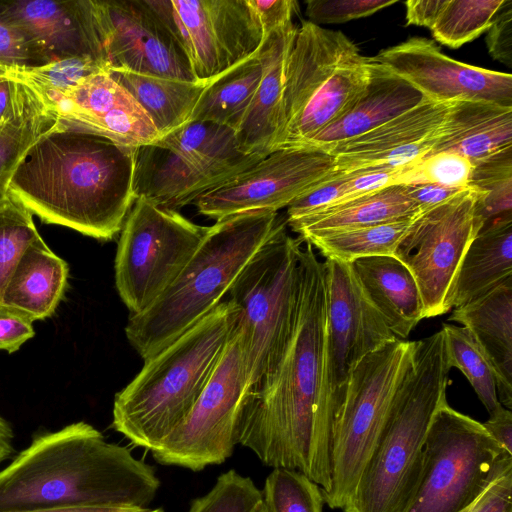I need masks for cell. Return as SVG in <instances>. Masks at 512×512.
<instances>
[{
	"mask_svg": "<svg viewBox=\"0 0 512 512\" xmlns=\"http://www.w3.org/2000/svg\"><path fill=\"white\" fill-rule=\"evenodd\" d=\"M325 323L324 262L305 242L289 339L274 368L247 392L237 429V444L263 464L297 470L323 494L332 485L333 443L319 405Z\"/></svg>",
	"mask_w": 512,
	"mask_h": 512,
	"instance_id": "6da1fadb",
	"label": "cell"
},
{
	"mask_svg": "<svg viewBox=\"0 0 512 512\" xmlns=\"http://www.w3.org/2000/svg\"><path fill=\"white\" fill-rule=\"evenodd\" d=\"M138 151L58 123L25 153L7 193L44 223L111 240L136 199Z\"/></svg>",
	"mask_w": 512,
	"mask_h": 512,
	"instance_id": "7a4b0ae2",
	"label": "cell"
},
{
	"mask_svg": "<svg viewBox=\"0 0 512 512\" xmlns=\"http://www.w3.org/2000/svg\"><path fill=\"white\" fill-rule=\"evenodd\" d=\"M159 487L154 467L79 421L38 435L0 470V512L58 507L145 509Z\"/></svg>",
	"mask_w": 512,
	"mask_h": 512,
	"instance_id": "3957f363",
	"label": "cell"
},
{
	"mask_svg": "<svg viewBox=\"0 0 512 512\" xmlns=\"http://www.w3.org/2000/svg\"><path fill=\"white\" fill-rule=\"evenodd\" d=\"M450 369L442 329L414 341L411 364L343 512H407L419 486L430 423L446 399Z\"/></svg>",
	"mask_w": 512,
	"mask_h": 512,
	"instance_id": "277c9868",
	"label": "cell"
},
{
	"mask_svg": "<svg viewBox=\"0 0 512 512\" xmlns=\"http://www.w3.org/2000/svg\"><path fill=\"white\" fill-rule=\"evenodd\" d=\"M238 307L221 301L165 349L145 360L113 404L112 427L133 445L156 449L193 409L237 323Z\"/></svg>",
	"mask_w": 512,
	"mask_h": 512,
	"instance_id": "5b68a950",
	"label": "cell"
},
{
	"mask_svg": "<svg viewBox=\"0 0 512 512\" xmlns=\"http://www.w3.org/2000/svg\"><path fill=\"white\" fill-rule=\"evenodd\" d=\"M286 221L278 212L251 211L217 220L188 263L145 311L130 315V345L145 361L198 323L228 293L243 267Z\"/></svg>",
	"mask_w": 512,
	"mask_h": 512,
	"instance_id": "8992f818",
	"label": "cell"
},
{
	"mask_svg": "<svg viewBox=\"0 0 512 512\" xmlns=\"http://www.w3.org/2000/svg\"><path fill=\"white\" fill-rule=\"evenodd\" d=\"M370 57L341 31L303 21L288 53L279 135L273 152L300 149L364 90Z\"/></svg>",
	"mask_w": 512,
	"mask_h": 512,
	"instance_id": "52a82bcc",
	"label": "cell"
},
{
	"mask_svg": "<svg viewBox=\"0 0 512 512\" xmlns=\"http://www.w3.org/2000/svg\"><path fill=\"white\" fill-rule=\"evenodd\" d=\"M414 341L395 338L367 354L352 370L338 410L332 443L330 508L351 498L387 420L413 356Z\"/></svg>",
	"mask_w": 512,
	"mask_h": 512,
	"instance_id": "ba28073f",
	"label": "cell"
},
{
	"mask_svg": "<svg viewBox=\"0 0 512 512\" xmlns=\"http://www.w3.org/2000/svg\"><path fill=\"white\" fill-rule=\"evenodd\" d=\"M264 157L243 153L229 127L189 122L153 145L139 148L136 198L178 211Z\"/></svg>",
	"mask_w": 512,
	"mask_h": 512,
	"instance_id": "9c48e42d",
	"label": "cell"
},
{
	"mask_svg": "<svg viewBox=\"0 0 512 512\" xmlns=\"http://www.w3.org/2000/svg\"><path fill=\"white\" fill-rule=\"evenodd\" d=\"M511 467L512 454L446 398L430 423L419 486L407 512H460Z\"/></svg>",
	"mask_w": 512,
	"mask_h": 512,
	"instance_id": "30bf717a",
	"label": "cell"
},
{
	"mask_svg": "<svg viewBox=\"0 0 512 512\" xmlns=\"http://www.w3.org/2000/svg\"><path fill=\"white\" fill-rule=\"evenodd\" d=\"M303 242L288 234L285 221L228 290L229 300L239 309L251 386L274 368L289 339Z\"/></svg>",
	"mask_w": 512,
	"mask_h": 512,
	"instance_id": "8fae6325",
	"label": "cell"
},
{
	"mask_svg": "<svg viewBox=\"0 0 512 512\" xmlns=\"http://www.w3.org/2000/svg\"><path fill=\"white\" fill-rule=\"evenodd\" d=\"M208 227L138 196L121 229L115 285L130 315L148 309L176 279Z\"/></svg>",
	"mask_w": 512,
	"mask_h": 512,
	"instance_id": "7c38bea8",
	"label": "cell"
},
{
	"mask_svg": "<svg viewBox=\"0 0 512 512\" xmlns=\"http://www.w3.org/2000/svg\"><path fill=\"white\" fill-rule=\"evenodd\" d=\"M251 385L243 330L237 323L193 409L156 449L162 465L194 472L224 463L237 445L243 403Z\"/></svg>",
	"mask_w": 512,
	"mask_h": 512,
	"instance_id": "4fadbf2b",
	"label": "cell"
},
{
	"mask_svg": "<svg viewBox=\"0 0 512 512\" xmlns=\"http://www.w3.org/2000/svg\"><path fill=\"white\" fill-rule=\"evenodd\" d=\"M326 323L319 405L333 433L349 376L369 353L397 338L365 295L350 263L326 258Z\"/></svg>",
	"mask_w": 512,
	"mask_h": 512,
	"instance_id": "5bb4252c",
	"label": "cell"
},
{
	"mask_svg": "<svg viewBox=\"0 0 512 512\" xmlns=\"http://www.w3.org/2000/svg\"><path fill=\"white\" fill-rule=\"evenodd\" d=\"M481 195L470 186L452 199L419 212L395 251L394 257L416 281L424 318L452 309L462 259L484 225L478 211Z\"/></svg>",
	"mask_w": 512,
	"mask_h": 512,
	"instance_id": "9a60e30c",
	"label": "cell"
},
{
	"mask_svg": "<svg viewBox=\"0 0 512 512\" xmlns=\"http://www.w3.org/2000/svg\"><path fill=\"white\" fill-rule=\"evenodd\" d=\"M146 1L183 50L197 82L208 83L262 44L248 0Z\"/></svg>",
	"mask_w": 512,
	"mask_h": 512,
	"instance_id": "2e32d148",
	"label": "cell"
},
{
	"mask_svg": "<svg viewBox=\"0 0 512 512\" xmlns=\"http://www.w3.org/2000/svg\"><path fill=\"white\" fill-rule=\"evenodd\" d=\"M334 172L333 156L311 148L276 150L226 183L202 194L201 215L219 220L251 211L278 212Z\"/></svg>",
	"mask_w": 512,
	"mask_h": 512,
	"instance_id": "e0dca14e",
	"label": "cell"
},
{
	"mask_svg": "<svg viewBox=\"0 0 512 512\" xmlns=\"http://www.w3.org/2000/svg\"><path fill=\"white\" fill-rule=\"evenodd\" d=\"M372 59L438 103L471 100L512 107V75L456 61L427 38L412 37Z\"/></svg>",
	"mask_w": 512,
	"mask_h": 512,
	"instance_id": "ac0fdd59",
	"label": "cell"
},
{
	"mask_svg": "<svg viewBox=\"0 0 512 512\" xmlns=\"http://www.w3.org/2000/svg\"><path fill=\"white\" fill-rule=\"evenodd\" d=\"M0 14L25 37L33 66L78 55L108 65L98 0L0 1Z\"/></svg>",
	"mask_w": 512,
	"mask_h": 512,
	"instance_id": "d6986e66",
	"label": "cell"
},
{
	"mask_svg": "<svg viewBox=\"0 0 512 512\" xmlns=\"http://www.w3.org/2000/svg\"><path fill=\"white\" fill-rule=\"evenodd\" d=\"M99 5L109 69L196 81L183 50L146 0Z\"/></svg>",
	"mask_w": 512,
	"mask_h": 512,
	"instance_id": "ffe728a7",
	"label": "cell"
},
{
	"mask_svg": "<svg viewBox=\"0 0 512 512\" xmlns=\"http://www.w3.org/2000/svg\"><path fill=\"white\" fill-rule=\"evenodd\" d=\"M44 104L61 125L123 146L141 148L162 138L144 109L108 69L83 79Z\"/></svg>",
	"mask_w": 512,
	"mask_h": 512,
	"instance_id": "44dd1931",
	"label": "cell"
},
{
	"mask_svg": "<svg viewBox=\"0 0 512 512\" xmlns=\"http://www.w3.org/2000/svg\"><path fill=\"white\" fill-rule=\"evenodd\" d=\"M449 103L424 98L419 104L377 128L334 148V173L385 167L406 168L431 151Z\"/></svg>",
	"mask_w": 512,
	"mask_h": 512,
	"instance_id": "7402d4cb",
	"label": "cell"
},
{
	"mask_svg": "<svg viewBox=\"0 0 512 512\" xmlns=\"http://www.w3.org/2000/svg\"><path fill=\"white\" fill-rule=\"evenodd\" d=\"M296 31L293 23L277 29L263 38L259 48L261 79L235 130L238 146L247 155L273 152L281 125L285 64Z\"/></svg>",
	"mask_w": 512,
	"mask_h": 512,
	"instance_id": "603a6c76",
	"label": "cell"
},
{
	"mask_svg": "<svg viewBox=\"0 0 512 512\" xmlns=\"http://www.w3.org/2000/svg\"><path fill=\"white\" fill-rule=\"evenodd\" d=\"M424 96L410 83L370 57V74L364 90L348 109L316 135L305 148L330 153L419 104Z\"/></svg>",
	"mask_w": 512,
	"mask_h": 512,
	"instance_id": "cb8c5ba5",
	"label": "cell"
},
{
	"mask_svg": "<svg viewBox=\"0 0 512 512\" xmlns=\"http://www.w3.org/2000/svg\"><path fill=\"white\" fill-rule=\"evenodd\" d=\"M449 321L466 327L488 355L502 406L512 409V277L454 308Z\"/></svg>",
	"mask_w": 512,
	"mask_h": 512,
	"instance_id": "d4e9b609",
	"label": "cell"
},
{
	"mask_svg": "<svg viewBox=\"0 0 512 512\" xmlns=\"http://www.w3.org/2000/svg\"><path fill=\"white\" fill-rule=\"evenodd\" d=\"M509 148H512V107L462 100L449 103L438 137L427 156L453 152L477 163Z\"/></svg>",
	"mask_w": 512,
	"mask_h": 512,
	"instance_id": "484cf974",
	"label": "cell"
},
{
	"mask_svg": "<svg viewBox=\"0 0 512 512\" xmlns=\"http://www.w3.org/2000/svg\"><path fill=\"white\" fill-rule=\"evenodd\" d=\"M365 295L387 327L405 339L424 319L422 298L409 269L394 256H372L350 263Z\"/></svg>",
	"mask_w": 512,
	"mask_h": 512,
	"instance_id": "4316f807",
	"label": "cell"
},
{
	"mask_svg": "<svg viewBox=\"0 0 512 512\" xmlns=\"http://www.w3.org/2000/svg\"><path fill=\"white\" fill-rule=\"evenodd\" d=\"M69 267L37 237L23 252L3 291L2 306L32 322L50 317L62 300Z\"/></svg>",
	"mask_w": 512,
	"mask_h": 512,
	"instance_id": "83f0119b",
	"label": "cell"
},
{
	"mask_svg": "<svg viewBox=\"0 0 512 512\" xmlns=\"http://www.w3.org/2000/svg\"><path fill=\"white\" fill-rule=\"evenodd\" d=\"M419 212L404 184H396L286 222L307 242L334 232L412 217Z\"/></svg>",
	"mask_w": 512,
	"mask_h": 512,
	"instance_id": "f1b7e54d",
	"label": "cell"
},
{
	"mask_svg": "<svg viewBox=\"0 0 512 512\" xmlns=\"http://www.w3.org/2000/svg\"><path fill=\"white\" fill-rule=\"evenodd\" d=\"M512 277V214L493 219L470 243L454 284L452 308L466 304Z\"/></svg>",
	"mask_w": 512,
	"mask_h": 512,
	"instance_id": "f546056e",
	"label": "cell"
},
{
	"mask_svg": "<svg viewBox=\"0 0 512 512\" xmlns=\"http://www.w3.org/2000/svg\"><path fill=\"white\" fill-rule=\"evenodd\" d=\"M108 71L144 109L161 137L190 122L196 104L208 84L123 69Z\"/></svg>",
	"mask_w": 512,
	"mask_h": 512,
	"instance_id": "4dcf8cb0",
	"label": "cell"
},
{
	"mask_svg": "<svg viewBox=\"0 0 512 512\" xmlns=\"http://www.w3.org/2000/svg\"><path fill=\"white\" fill-rule=\"evenodd\" d=\"M11 80V104L0 120V203L8 196V183L34 142L59 122L27 85Z\"/></svg>",
	"mask_w": 512,
	"mask_h": 512,
	"instance_id": "1f68e13d",
	"label": "cell"
},
{
	"mask_svg": "<svg viewBox=\"0 0 512 512\" xmlns=\"http://www.w3.org/2000/svg\"><path fill=\"white\" fill-rule=\"evenodd\" d=\"M260 48V47H259ZM262 75L259 49L208 82L190 122H210L238 128Z\"/></svg>",
	"mask_w": 512,
	"mask_h": 512,
	"instance_id": "d6a6232c",
	"label": "cell"
},
{
	"mask_svg": "<svg viewBox=\"0 0 512 512\" xmlns=\"http://www.w3.org/2000/svg\"><path fill=\"white\" fill-rule=\"evenodd\" d=\"M406 168L374 167L348 173H332L317 187L287 207L286 220L348 201L391 185L403 184Z\"/></svg>",
	"mask_w": 512,
	"mask_h": 512,
	"instance_id": "836d02e7",
	"label": "cell"
},
{
	"mask_svg": "<svg viewBox=\"0 0 512 512\" xmlns=\"http://www.w3.org/2000/svg\"><path fill=\"white\" fill-rule=\"evenodd\" d=\"M416 216L334 232L307 242L325 259L346 263L364 257L394 256Z\"/></svg>",
	"mask_w": 512,
	"mask_h": 512,
	"instance_id": "e575fe53",
	"label": "cell"
},
{
	"mask_svg": "<svg viewBox=\"0 0 512 512\" xmlns=\"http://www.w3.org/2000/svg\"><path fill=\"white\" fill-rule=\"evenodd\" d=\"M442 330L450 367L463 373L488 414H493L502 405L498 400L496 375L488 355L466 327L443 324Z\"/></svg>",
	"mask_w": 512,
	"mask_h": 512,
	"instance_id": "d590c367",
	"label": "cell"
},
{
	"mask_svg": "<svg viewBox=\"0 0 512 512\" xmlns=\"http://www.w3.org/2000/svg\"><path fill=\"white\" fill-rule=\"evenodd\" d=\"M106 69H109L107 63L89 55H78L40 66L9 69L6 77L24 83L43 102H48L83 79Z\"/></svg>",
	"mask_w": 512,
	"mask_h": 512,
	"instance_id": "8d00e7d4",
	"label": "cell"
},
{
	"mask_svg": "<svg viewBox=\"0 0 512 512\" xmlns=\"http://www.w3.org/2000/svg\"><path fill=\"white\" fill-rule=\"evenodd\" d=\"M506 0H446L434 25L435 40L459 48L487 31Z\"/></svg>",
	"mask_w": 512,
	"mask_h": 512,
	"instance_id": "74e56055",
	"label": "cell"
},
{
	"mask_svg": "<svg viewBox=\"0 0 512 512\" xmlns=\"http://www.w3.org/2000/svg\"><path fill=\"white\" fill-rule=\"evenodd\" d=\"M269 512H322V488L303 473L283 467L267 476L262 491Z\"/></svg>",
	"mask_w": 512,
	"mask_h": 512,
	"instance_id": "f35d334b",
	"label": "cell"
},
{
	"mask_svg": "<svg viewBox=\"0 0 512 512\" xmlns=\"http://www.w3.org/2000/svg\"><path fill=\"white\" fill-rule=\"evenodd\" d=\"M39 236L32 213L8 194L0 203V307L14 267L25 249Z\"/></svg>",
	"mask_w": 512,
	"mask_h": 512,
	"instance_id": "ab89813d",
	"label": "cell"
},
{
	"mask_svg": "<svg viewBox=\"0 0 512 512\" xmlns=\"http://www.w3.org/2000/svg\"><path fill=\"white\" fill-rule=\"evenodd\" d=\"M262 500V491L250 477L229 470L208 493L191 502L188 512H254Z\"/></svg>",
	"mask_w": 512,
	"mask_h": 512,
	"instance_id": "60d3db41",
	"label": "cell"
},
{
	"mask_svg": "<svg viewBox=\"0 0 512 512\" xmlns=\"http://www.w3.org/2000/svg\"><path fill=\"white\" fill-rule=\"evenodd\" d=\"M473 163L453 152L431 154L407 167L404 183L429 182L453 188L470 187Z\"/></svg>",
	"mask_w": 512,
	"mask_h": 512,
	"instance_id": "b9f144b4",
	"label": "cell"
},
{
	"mask_svg": "<svg viewBox=\"0 0 512 512\" xmlns=\"http://www.w3.org/2000/svg\"><path fill=\"white\" fill-rule=\"evenodd\" d=\"M396 0H308L306 14L314 24H340L368 17Z\"/></svg>",
	"mask_w": 512,
	"mask_h": 512,
	"instance_id": "7bdbcfd3",
	"label": "cell"
},
{
	"mask_svg": "<svg viewBox=\"0 0 512 512\" xmlns=\"http://www.w3.org/2000/svg\"><path fill=\"white\" fill-rule=\"evenodd\" d=\"M487 32L489 54L512 68V0L505 1Z\"/></svg>",
	"mask_w": 512,
	"mask_h": 512,
	"instance_id": "ee69618b",
	"label": "cell"
},
{
	"mask_svg": "<svg viewBox=\"0 0 512 512\" xmlns=\"http://www.w3.org/2000/svg\"><path fill=\"white\" fill-rule=\"evenodd\" d=\"M0 65L7 69L33 66L29 45L22 33L0 14Z\"/></svg>",
	"mask_w": 512,
	"mask_h": 512,
	"instance_id": "f6af8a7d",
	"label": "cell"
},
{
	"mask_svg": "<svg viewBox=\"0 0 512 512\" xmlns=\"http://www.w3.org/2000/svg\"><path fill=\"white\" fill-rule=\"evenodd\" d=\"M263 31V38L271 32L292 24L298 4L294 0H248Z\"/></svg>",
	"mask_w": 512,
	"mask_h": 512,
	"instance_id": "bcb514c9",
	"label": "cell"
},
{
	"mask_svg": "<svg viewBox=\"0 0 512 512\" xmlns=\"http://www.w3.org/2000/svg\"><path fill=\"white\" fill-rule=\"evenodd\" d=\"M34 334L30 319L4 306L0 307V350L16 352Z\"/></svg>",
	"mask_w": 512,
	"mask_h": 512,
	"instance_id": "7dc6e473",
	"label": "cell"
},
{
	"mask_svg": "<svg viewBox=\"0 0 512 512\" xmlns=\"http://www.w3.org/2000/svg\"><path fill=\"white\" fill-rule=\"evenodd\" d=\"M472 512H512V467L489 485Z\"/></svg>",
	"mask_w": 512,
	"mask_h": 512,
	"instance_id": "c3c4849f",
	"label": "cell"
},
{
	"mask_svg": "<svg viewBox=\"0 0 512 512\" xmlns=\"http://www.w3.org/2000/svg\"><path fill=\"white\" fill-rule=\"evenodd\" d=\"M409 197L420 211L429 209L460 194L466 188H453L429 182L404 184Z\"/></svg>",
	"mask_w": 512,
	"mask_h": 512,
	"instance_id": "681fc988",
	"label": "cell"
},
{
	"mask_svg": "<svg viewBox=\"0 0 512 512\" xmlns=\"http://www.w3.org/2000/svg\"><path fill=\"white\" fill-rule=\"evenodd\" d=\"M446 0H408L406 6L407 25L424 26L431 28Z\"/></svg>",
	"mask_w": 512,
	"mask_h": 512,
	"instance_id": "f907efd6",
	"label": "cell"
},
{
	"mask_svg": "<svg viewBox=\"0 0 512 512\" xmlns=\"http://www.w3.org/2000/svg\"><path fill=\"white\" fill-rule=\"evenodd\" d=\"M490 436L512 454V412L502 406L482 423Z\"/></svg>",
	"mask_w": 512,
	"mask_h": 512,
	"instance_id": "816d5d0a",
	"label": "cell"
},
{
	"mask_svg": "<svg viewBox=\"0 0 512 512\" xmlns=\"http://www.w3.org/2000/svg\"><path fill=\"white\" fill-rule=\"evenodd\" d=\"M141 510H143V509L124 508V507H58V508H40V509L18 510V511H8V512H140Z\"/></svg>",
	"mask_w": 512,
	"mask_h": 512,
	"instance_id": "f5cc1de1",
	"label": "cell"
},
{
	"mask_svg": "<svg viewBox=\"0 0 512 512\" xmlns=\"http://www.w3.org/2000/svg\"><path fill=\"white\" fill-rule=\"evenodd\" d=\"M14 433L10 424L0 415V464L13 453Z\"/></svg>",
	"mask_w": 512,
	"mask_h": 512,
	"instance_id": "db71d44e",
	"label": "cell"
},
{
	"mask_svg": "<svg viewBox=\"0 0 512 512\" xmlns=\"http://www.w3.org/2000/svg\"><path fill=\"white\" fill-rule=\"evenodd\" d=\"M12 97V83L6 76L0 77V120L6 114Z\"/></svg>",
	"mask_w": 512,
	"mask_h": 512,
	"instance_id": "11a10c76",
	"label": "cell"
},
{
	"mask_svg": "<svg viewBox=\"0 0 512 512\" xmlns=\"http://www.w3.org/2000/svg\"><path fill=\"white\" fill-rule=\"evenodd\" d=\"M488 487H489V486H488ZM482 494H483V493H482ZM482 494H481V495H482ZM481 495H480V496H479V497H478V498H477L473 503H471L468 507H466L465 509H463V510H462V511H460V512H472V511H473V509H474V507H475V505H476V503L478 502L479 498L481 497Z\"/></svg>",
	"mask_w": 512,
	"mask_h": 512,
	"instance_id": "9f6ffc18",
	"label": "cell"
},
{
	"mask_svg": "<svg viewBox=\"0 0 512 512\" xmlns=\"http://www.w3.org/2000/svg\"><path fill=\"white\" fill-rule=\"evenodd\" d=\"M254 512H269V510L267 509L266 505L264 504V502L262 500V502L254 510Z\"/></svg>",
	"mask_w": 512,
	"mask_h": 512,
	"instance_id": "6f0895ef",
	"label": "cell"
},
{
	"mask_svg": "<svg viewBox=\"0 0 512 512\" xmlns=\"http://www.w3.org/2000/svg\"><path fill=\"white\" fill-rule=\"evenodd\" d=\"M140 512H164L161 508H158V509H143L141 510Z\"/></svg>",
	"mask_w": 512,
	"mask_h": 512,
	"instance_id": "680465c9",
	"label": "cell"
},
{
	"mask_svg": "<svg viewBox=\"0 0 512 512\" xmlns=\"http://www.w3.org/2000/svg\"><path fill=\"white\" fill-rule=\"evenodd\" d=\"M7 74V69L0 65V77H4Z\"/></svg>",
	"mask_w": 512,
	"mask_h": 512,
	"instance_id": "91938a15",
	"label": "cell"
}]
</instances>
